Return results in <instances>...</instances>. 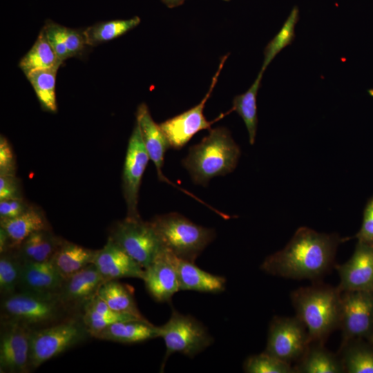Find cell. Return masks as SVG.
Wrapping results in <instances>:
<instances>
[{
	"mask_svg": "<svg viewBox=\"0 0 373 373\" xmlns=\"http://www.w3.org/2000/svg\"><path fill=\"white\" fill-rule=\"evenodd\" d=\"M342 239L302 227L281 250L267 256L260 269L272 276L315 280L333 265Z\"/></svg>",
	"mask_w": 373,
	"mask_h": 373,
	"instance_id": "6da1fadb",
	"label": "cell"
},
{
	"mask_svg": "<svg viewBox=\"0 0 373 373\" xmlns=\"http://www.w3.org/2000/svg\"><path fill=\"white\" fill-rule=\"evenodd\" d=\"M341 296L338 287L320 283L291 293L296 316L307 328L311 343L323 344L329 335L339 327Z\"/></svg>",
	"mask_w": 373,
	"mask_h": 373,
	"instance_id": "7a4b0ae2",
	"label": "cell"
},
{
	"mask_svg": "<svg viewBox=\"0 0 373 373\" xmlns=\"http://www.w3.org/2000/svg\"><path fill=\"white\" fill-rule=\"evenodd\" d=\"M240 149L225 127L210 129L198 144L190 147L182 161L193 182L207 186L209 180L225 175L236 167Z\"/></svg>",
	"mask_w": 373,
	"mask_h": 373,
	"instance_id": "3957f363",
	"label": "cell"
},
{
	"mask_svg": "<svg viewBox=\"0 0 373 373\" xmlns=\"http://www.w3.org/2000/svg\"><path fill=\"white\" fill-rule=\"evenodd\" d=\"M162 247L177 257L194 262L216 236L178 213L157 216L150 221Z\"/></svg>",
	"mask_w": 373,
	"mask_h": 373,
	"instance_id": "277c9868",
	"label": "cell"
},
{
	"mask_svg": "<svg viewBox=\"0 0 373 373\" xmlns=\"http://www.w3.org/2000/svg\"><path fill=\"white\" fill-rule=\"evenodd\" d=\"M88 335L82 319H70L50 327L33 329L30 341L32 369L79 344Z\"/></svg>",
	"mask_w": 373,
	"mask_h": 373,
	"instance_id": "5b68a950",
	"label": "cell"
},
{
	"mask_svg": "<svg viewBox=\"0 0 373 373\" xmlns=\"http://www.w3.org/2000/svg\"><path fill=\"white\" fill-rule=\"evenodd\" d=\"M144 269L149 267L163 247L151 222L140 217L129 218L115 224L108 236Z\"/></svg>",
	"mask_w": 373,
	"mask_h": 373,
	"instance_id": "8992f818",
	"label": "cell"
},
{
	"mask_svg": "<svg viewBox=\"0 0 373 373\" xmlns=\"http://www.w3.org/2000/svg\"><path fill=\"white\" fill-rule=\"evenodd\" d=\"M166 346L164 361L173 353L193 357L213 343L206 327L194 317L173 309L169 321L159 327Z\"/></svg>",
	"mask_w": 373,
	"mask_h": 373,
	"instance_id": "52a82bcc",
	"label": "cell"
},
{
	"mask_svg": "<svg viewBox=\"0 0 373 373\" xmlns=\"http://www.w3.org/2000/svg\"><path fill=\"white\" fill-rule=\"evenodd\" d=\"M1 309V321H17L32 328L56 320L65 309L57 298L19 291L4 297Z\"/></svg>",
	"mask_w": 373,
	"mask_h": 373,
	"instance_id": "ba28073f",
	"label": "cell"
},
{
	"mask_svg": "<svg viewBox=\"0 0 373 373\" xmlns=\"http://www.w3.org/2000/svg\"><path fill=\"white\" fill-rule=\"evenodd\" d=\"M311 343L307 328L296 316L271 320L265 352L291 364L304 355Z\"/></svg>",
	"mask_w": 373,
	"mask_h": 373,
	"instance_id": "9c48e42d",
	"label": "cell"
},
{
	"mask_svg": "<svg viewBox=\"0 0 373 373\" xmlns=\"http://www.w3.org/2000/svg\"><path fill=\"white\" fill-rule=\"evenodd\" d=\"M228 55L229 54L224 55L220 59L218 68L213 77L209 89L201 102L188 111L160 124L171 148L182 149L197 133L204 129L210 130L214 122L229 113L227 112L226 114H221L213 121H208L203 113L205 104L213 90Z\"/></svg>",
	"mask_w": 373,
	"mask_h": 373,
	"instance_id": "30bf717a",
	"label": "cell"
},
{
	"mask_svg": "<svg viewBox=\"0 0 373 373\" xmlns=\"http://www.w3.org/2000/svg\"><path fill=\"white\" fill-rule=\"evenodd\" d=\"M373 324V292L359 290L341 291L339 328L342 344L355 339H367Z\"/></svg>",
	"mask_w": 373,
	"mask_h": 373,
	"instance_id": "8fae6325",
	"label": "cell"
},
{
	"mask_svg": "<svg viewBox=\"0 0 373 373\" xmlns=\"http://www.w3.org/2000/svg\"><path fill=\"white\" fill-rule=\"evenodd\" d=\"M149 160L140 126L136 122L128 140L122 173L123 193L127 207L126 217H140L137 211L139 191Z\"/></svg>",
	"mask_w": 373,
	"mask_h": 373,
	"instance_id": "7c38bea8",
	"label": "cell"
},
{
	"mask_svg": "<svg viewBox=\"0 0 373 373\" xmlns=\"http://www.w3.org/2000/svg\"><path fill=\"white\" fill-rule=\"evenodd\" d=\"M0 372L26 373L32 370L30 359V327L12 321H1Z\"/></svg>",
	"mask_w": 373,
	"mask_h": 373,
	"instance_id": "4fadbf2b",
	"label": "cell"
},
{
	"mask_svg": "<svg viewBox=\"0 0 373 373\" xmlns=\"http://www.w3.org/2000/svg\"><path fill=\"white\" fill-rule=\"evenodd\" d=\"M343 291L359 290L373 292V245L358 241L352 257L336 266Z\"/></svg>",
	"mask_w": 373,
	"mask_h": 373,
	"instance_id": "5bb4252c",
	"label": "cell"
},
{
	"mask_svg": "<svg viewBox=\"0 0 373 373\" xmlns=\"http://www.w3.org/2000/svg\"><path fill=\"white\" fill-rule=\"evenodd\" d=\"M104 283L94 264L66 279L57 295L65 309L84 307L97 295Z\"/></svg>",
	"mask_w": 373,
	"mask_h": 373,
	"instance_id": "9a60e30c",
	"label": "cell"
},
{
	"mask_svg": "<svg viewBox=\"0 0 373 373\" xmlns=\"http://www.w3.org/2000/svg\"><path fill=\"white\" fill-rule=\"evenodd\" d=\"M93 264L104 282L122 278H144V269L110 238L97 251Z\"/></svg>",
	"mask_w": 373,
	"mask_h": 373,
	"instance_id": "2e32d148",
	"label": "cell"
},
{
	"mask_svg": "<svg viewBox=\"0 0 373 373\" xmlns=\"http://www.w3.org/2000/svg\"><path fill=\"white\" fill-rule=\"evenodd\" d=\"M143 280L146 290L157 302H169L180 290L170 252L164 247L153 262L144 269Z\"/></svg>",
	"mask_w": 373,
	"mask_h": 373,
	"instance_id": "e0dca14e",
	"label": "cell"
},
{
	"mask_svg": "<svg viewBox=\"0 0 373 373\" xmlns=\"http://www.w3.org/2000/svg\"><path fill=\"white\" fill-rule=\"evenodd\" d=\"M64 282L51 261L22 262L18 289L22 292L57 298Z\"/></svg>",
	"mask_w": 373,
	"mask_h": 373,
	"instance_id": "ac0fdd59",
	"label": "cell"
},
{
	"mask_svg": "<svg viewBox=\"0 0 373 373\" xmlns=\"http://www.w3.org/2000/svg\"><path fill=\"white\" fill-rule=\"evenodd\" d=\"M136 122L140 126L143 142L149 158L155 166L159 180L177 187L165 178L162 172L165 153L171 148L170 144L160 124L155 122L148 106L144 103L137 107Z\"/></svg>",
	"mask_w": 373,
	"mask_h": 373,
	"instance_id": "d6986e66",
	"label": "cell"
},
{
	"mask_svg": "<svg viewBox=\"0 0 373 373\" xmlns=\"http://www.w3.org/2000/svg\"><path fill=\"white\" fill-rule=\"evenodd\" d=\"M170 255L177 272L180 290L212 294L224 290L226 280L224 277L207 272L195 265L194 262L180 258L171 252Z\"/></svg>",
	"mask_w": 373,
	"mask_h": 373,
	"instance_id": "ffe728a7",
	"label": "cell"
},
{
	"mask_svg": "<svg viewBox=\"0 0 373 373\" xmlns=\"http://www.w3.org/2000/svg\"><path fill=\"white\" fill-rule=\"evenodd\" d=\"M0 228L7 236L8 250H15L30 235L39 230L50 229V227L42 211L30 205L25 212L16 218L0 219Z\"/></svg>",
	"mask_w": 373,
	"mask_h": 373,
	"instance_id": "44dd1931",
	"label": "cell"
},
{
	"mask_svg": "<svg viewBox=\"0 0 373 373\" xmlns=\"http://www.w3.org/2000/svg\"><path fill=\"white\" fill-rule=\"evenodd\" d=\"M90 336L100 340L137 343L159 338V327L147 320L125 321L114 323Z\"/></svg>",
	"mask_w": 373,
	"mask_h": 373,
	"instance_id": "7402d4cb",
	"label": "cell"
},
{
	"mask_svg": "<svg viewBox=\"0 0 373 373\" xmlns=\"http://www.w3.org/2000/svg\"><path fill=\"white\" fill-rule=\"evenodd\" d=\"M97 251L64 240L50 261L65 280L93 264Z\"/></svg>",
	"mask_w": 373,
	"mask_h": 373,
	"instance_id": "603a6c76",
	"label": "cell"
},
{
	"mask_svg": "<svg viewBox=\"0 0 373 373\" xmlns=\"http://www.w3.org/2000/svg\"><path fill=\"white\" fill-rule=\"evenodd\" d=\"M64 240L51 229H42L30 235L15 250L22 262L50 261Z\"/></svg>",
	"mask_w": 373,
	"mask_h": 373,
	"instance_id": "cb8c5ba5",
	"label": "cell"
},
{
	"mask_svg": "<svg viewBox=\"0 0 373 373\" xmlns=\"http://www.w3.org/2000/svg\"><path fill=\"white\" fill-rule=\"evenodd\" d=\"M294 367L298 373H342L344 367L340 356L328 351L323 344L311 343Z\"/></svg>",
	"mask_w": 373,
	"mask_h": 373,
	"instance_id": "d4e9b609",
	"label": "cell"
},
{
	"mask_svg": "<svg viewBox=\"0 0 373 373\" xmlns=\"http://www.w3.org/2000/svg\"><path fill=\"white\" fill-rule=\"evenodd\" d=\"M61 64L42 28L32 48L20 60L19 66L26 76L37 70L59 68Z\"/></svg>",
	"mask_w": 373,
	"mask_h": 373,
	"instance_id": "484cf974",
	"label": "cell"
},
{
	"mask_svg": "<svg viewBox=\"0 0 373 373\" xmlns=\"http://www.w3.org/2000/svg\"><path fill=\"white\" fill-rule=\"evenodd\" d=\"M345 372L373 373V345L363 339L350 341L340 348Z\"/></svg>",
	"mask_w": 373,
	"mask_h": 373,
	"instance_id": "4316f807",
	"label": "cell"
},
{
	"mask_svg": "<svg viewBox=\"0 0 373 373\" xmlns=\"http://www.w3.org/2000/svg\"><path fill=\"white\" fill-rule=\"evenodd\" d=\"M97 296L115 312L146 319L137 307L133 292L130 287L118 282L117 280L104 282L100 287Z\"/></svg>",
	"mask_w": 373,
	"mask_h": 373,
	"instance_id": "83f0119b",
	"label": "cell"
},
{
	"mask_svg": "<svg viewBox=\"0 0 373 373\" xmlns=\"http://www.w3.org/2000/svg\"><path fill=\"white\" fill-rule=\"evenodd\" d=\"M264 72L260 70L250 88L244 93L236 95L233 99V106L229 113L236 111L243 119L246 126L249 143L255 142L258 117L256 98Z\"/></svg>",
	"mask_w": 373,
	"mask_h": 373,
	"instance_id": "f1b7e54d",
	"label": "cell"
},
{
	"mask_svg": "<svg viewBox=\"0 0 373 373\" xmlns=\"http://www.w3.org/2000/svg\"><path fill=\"white\" fill-rule=\"evenodd\" d=\"M140 21L137 16L127 19L102 21L88 26L83 32L88 46H95L124 35L137 27Z\"/></svg>",
	"mask_w": 373,
	"mask_h": 373,
	"instance_id": "f546056e",
	"label": "cell"
},
{
	"mask_svg": "<svg viewBox=\"0 0 373 373\" xmlns=\"http://www.w3.org/2000/svg\"><path fill=\"white\" fill-rule=\"evenodd\" d=\"M59 68L37 70L26 77L32 85L41 108L48 112L57 111L56 76Z\"/></svg>",
	"mask_w": 373,
	"mask_h": 373,
	"instance_id": "4dcf8cb0",
	"label": "cell"
},
{
	"mask_svg": "<svg viewBox=\"0 0 373 373\" xmlns=\"http://www.w3.org/2000/svg\"><path fill=\"white\" fill-rule=\"evenodd\" d=\"M299 12L294 7L276 36L267 44L264 50V59L260 70L265 72L276 56L290 45L295 38V26L298 21Z\"/></svg>",
	"mask_w": 373,
	"mask_h": 373,
	"instance_id": "1f68e13d",
	"label": "cell"
},
{
	"mask_svg": "<svg viewBox=\"0 0 373 373\" xmlns=\"http://www.w3.org/2000/svg\"><path fill=\"white\" fill-rule=\"evenodd\" d=\"M22 261L16 250H8L0 256V291L4 297L15 294L18 288Z\"/></svg>",
	"mask_w": 373,
	"mask_h": 373,
	"instance_id": "d6a6232c",
	"label": "cell"
},
{
	"mask_svg": "<svg viewBox=\"0 0 373 373\" xmlns=\"http://www.w3.org/2000/svg\"><path fill=\"white\" fill-rule=\"evenodd\" d=\"M243 368L247 373H296L291 364L266 352L249 356Z\"/></svg>",
	"mask_w": 373,
	"mask_h": 373,
	"instance_id": "836d02e7",
	"label": "cell"
},
{
	"mask_svg": "<svg viewBox=\"0 0 373 373\" xmlns=\"http://www.w3.org/2000/svg\"><path fill=\"white\" fill-rule=\"evenodd\" d=\"M82 319L88 329L90 335L94 332L103 329L116 322L132 320H146L125 313H119L116 315L99 314L88 307L84 308V314Z\"/></svg>",
	"mask_w": 373,
	"mask_h": 373,
	"instance_id": "e575fe53",
	"label": "cell"
},
{
	"mask_svg": "<svg viewBox=\"0 0 373 373\" xmlns=\"http://www.w3.org/2000/svg\"><path fill=\"white\" fill-rule=\"evenodd\" d=\"M43 28L50 44L61 61L63 63L70 58L65 44L66 27L48 19Z\"/></svg>",
	"mask_w": 373,
	"mask_h": 373,
	"instance_id": "d590c367",
	"label": "cell"
},
{
	"mask_svg": "<svg viewBox=\"0 0 373 373\" xmlns=\"http://www.w3.org/2000/svg\"><path fill=\"white\" fill-rule=\"evenodd\" d=\"M16 162L12 148L8 140L0 137V175H15Z\"/></svg>",
	"mask_w": 373,
	"mask_h": 373,
	"instance_id": "8d00e7d4",
	"label": "cell"
},
{
	"mask_svg": "<svg viewBox=\"0 0 373 373\" xmlns=\"http://www.w3.org/2000/svg\"><path fill=\"white\" fill-rule=\"evenodd\" d=\"M65 44L69 57L81 55L88 46L83 31L66 27Z\"/></svg>",
	"mask_w": 373,
	"mask_h": 373,
	"instance_id": "74e56055",
	"label": "cell"
},
{
	"mask_svg": "<svg viewBox=\"0 0 373 373\" xmlns=\"http://www.w3.org/2000/svg\"><path fill=\"white\" fill-rule=\"evenodd\" d=\"M356 238L358 242L373 245V195L365 205L361 227Z\"/></svg>",
	"mask_w": 373,
	"mask_h": 373,
	"instance_id": "f35d334b",
	"label": "cell"
},
{
	"mask_svg": "<svg viewBox=\"0 0 373 373\" xmlns=\"http://www.w3.org/2000/svg\"><path fill=\"white\" fill-rule=\"evenodd\" d=\"M23 199L19 180L15 175H0V201Z\"/></svg>",
	"mask_w": 373,
	"mask_h": 373,
	"instance_id": "ab89813d",
	"label": "cell"
},
{
	"mask_svg": "<svg viewBox=\"0 0 373 373\" xmlns=\"http://www.w3.org/2000/svg\"><path fill=\"white\" fill-rule=\"evenodd\" d=\"M29 207L23 199L0 201V219L16 218L25 212Z\"/></svg>",
	"mask_w": 373,
	"mask_h": 373,
	"instance_id": "60d3db41",
	"label": "cell"
},
{
	"mask_svg": "<svg viewBox=\"0 0 373 373\" xmlns=\"http://www.w3.org/2000/svg\"><path fill=\"white\" fill-rule=\"evenodd\" d=\"M168 8H173L182 5L186 0H161Z\"/></svg>",
	"mask_w": 373,
	"mask_h": 373,
	"instance_id": "b9f144b4",
	"label": "cell"
},
{
	"mask_svg": "<svg viewBox=\"0 0 373 373\" xmlns=\"http://www.w3.org/2000/svg\"><path fill=\"white\" fill-rule=\"evenodd\" d=\"M367 341L370 344H372L373 345V324H372L371 333H370V335Z\"/></svg>",
	"mask_w": 373,
	"mask_h": 373,
	"instance_id": "7bdbcfd3",
	"label": "cell"
},
{
	"mask_svg": "<svg viewBox=\"0 0 373 373\" xmlns=\"http://www.w3.org/2000/svg\"><path fill=\"white\" fill-rule=\"evenodd\" d=\"M368 93H369L372 97H373V88L370 89V90H368Z\"/></svg>",
	"mask_w": 373,
	"mask_h": 373,
	"instance_id": "ee69618b",
	"label": "cell"
},
{
	"mask_svg": "<svg viewBox=\"0 0 373 373\" xmlns=\"http://www.w3.org/2000/svg\"><path fill=\"white\" fill-rule=\"evenodd\" d=\"M224 1H229V0H224Z\"/></svg>",
	"mask_w": 373,
	"mask_h": 373,
	"instance_id": "f6af8a7d",
	"label": "cell"
}]
</instances>
